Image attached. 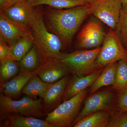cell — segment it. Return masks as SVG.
<instances>
[{
    "label": "cell",
    "instance_id": "obj_1",
    "mask_svg": "<svg viewBox=\"0 0 127 127\" xmlns=\"http://www.w3.org/2000/svg\"><path fill=\"white\" fill-rule=\"evenodd\" d=\"M88 5L65 9L50 7L43 12L47 27L59 37L66 48L70 47L74 35L89 15Z\"/></svg>",
    "mask_w": 127,
    "mask_h": 127
},
{
    "label": "cell",
    "instance_id": "obj_2",
    "mask_svg": "<svg viewBox=\"0 0 127 127\" xmlns=\"http://www.w3.org/2000/svg\"><path fill=\"white\" fill-rule=\"evenodd\" d=\"M32 42L42 57V61L59 59L63 45L56 35L48 31L44 22L43 12L34 9V18L31 27Z\"/></svg>",
    "mask_w": 127,
    "mask_h": 127
},
{
    "label": "cell",
    "instance_id": "obj_3",
    "mask_svg": "<svg viewBox=\"0 0 127 127\" xmlns=\"http://www.w3.org/2000/svg\"><path fill=\"white\" fill-rule=\"evenodd\" d=\"M89 90L87 88L71 98L64 101L53 111L47 114L46 121L54 127L73 126Z\"/></svg>",
    "mask_w": 127,
    "mask_h": 127
},
{
    "label": "cell",
    "instance_id": "obj_4",
    "mask_svg": "<svg viewBox=\"0 0 127 127\" xmlns=\"http://www.w3.org/2000/svg\"><path fill=\"white\" fill-rule=\"evenodd\" d=\"M101 47L89 50H81L62 54L59 60L70 69L72 74L89 75L97 70L95 62Z\"/></svg>",
    "mask_w": 127,
    "mask_h": 127
},
{
    "label": "cell",
    "instance_id": "obj_5",
    "mask_svg": "<svg viewBox=\"0 0 127 127\" xmlns=\"http://www.w3.org/2000/svg\"><path fill=\"white\" fill-rule=\"evenodd\" d=\"M1 115L19 113L25 117H40L47 114L43 108L42 98L34 99L31 97H24L18 101L12 100L10 97L0 95Z\"/></svg>",
    "mask_w": 127,
    "mask_h": 127
},
{
    "label": "cell",
    "instance_id": "obj_6",
    "mask_svg": "<svg viewBox=\"0 0 127 127\" xmlns=\"http://www.w3.org/2000/svg\"><path fill=\"white\" fill-rule=\"evenodd\" d=\"M127 58V50L115 31L110 28L106 34L100 52L96 59V69L104 68L109 64Z\"/></svg>",
    "mask_w": 127,
    "mask_h": 127
},
{
    "label": "cell",
    "instance_id": "obj_7",
    "mask_svg": "<svg viewBox=\"0 0 127 127\" xmlns=\"http://www.w3.org/2000/svg\"><path fill=\"white\" fill-rule=\"evenodd\" d=\"M123 8L120 0H95L89 4V14L98 18L112 30H115Z\"/></svg>",
    "mask_w": 127,
    "mask_h": 127
},
{
    "label": "cell",
    "instance_id": "obj_8",
    "mask_svg": "<svg viewBox=\"0 0 127 127\" xmlns=\"http://www.w3.org/2000/svg\"><path fill=\"white\" fill-rule=\"evenodd\" d=\"M29 0H20L10 5L2 12L7 18L26 31L31 32L34 9Z\"/></svg>",
    "mask_w": 127,
    "mask_h": 127
},
{
    "label": "cell",
    "instance_id": "obj_9",
    "mask_svg": "<svg viewBox=\"0 0 127 127\" xmlns=\"http://www.w3.org/2000/svg\"><path fill=\"white\" fill-rule=\"evenodd\" d=\"M115 98V93L111 89L92 94L84 102V107L74 121L73 126L78 121L91 114L112 109Z\"/></svg>",
    "mask_w": 127,
    "mask_h": 127
},
{
    "label": "cell",
    "instance_id": "obj_10",
    "mask_svg": "<svg viewBox=\"0 0 127 127\" xmlns=\"http://www.w3.org/2000/svg\"><path fill=\"white\" fill-rule=\"evenodd\" d=\"M102 25L91 21L84 25L77 36V46L81 50H89L100 47L106 36Z\"/></svg>",
    "mask_w": 127,
    "mask_h": 127
},
{
    "label": "cell",
    "instance_id": "obj_11",
    "mask_svg": "<svg viewBox=\"0 0 127 127\" xmlns=\"http://www.w3.org/2000/svg\"><path fill=\"white\" fill-rule=\"evenodd\" d=\"M32 72L37 75L43 82L49 83H54L72 74L69 67L57 59L42 61L39 66Z\"/></svg>",
    "mask_w": 127,
    "mask_h": 127
},
{
    "label": "cell",
    "instance_id": "obj_12",
    "mask_svg": "<svg viewBox=\"0 0 127 127\" xmlns=\"http://www.w3.org/2000/svg\"><path fill=\"white\" fill-rule=\"evenodd\" d=\"M71 78L70 74L65 76L52 83L47 90L42 99L43 108L47 115L56 108L63 100L66 87Z\"/></svg>",
    "mask_w": 127,
    "mask_h": 127
},
{
    "label": "cell",
    "instance_id": "obj_13",
    "mask_svg": "<svg viewBox=\"0 0 127 127\" xmlns=\"http://www.w3.org/2000/svg\"><path fill=\"white\" fill-rule=\"evenodd\" d=\"M103 68L84 76L73 74L66 87L63 100L66 101L91 87L101 72Z\"/></svg>",
    "mask_w": 127,
    "mask_h": 127
},
{
    "label": "cell",
    "instance_id": "obj_14",
    "mask_svg": "<svg viewBox=\"0 0 127 127\" xmlns=\"http://www.w3.org/2000/svg\"><path fill=\"white\" fill-rule=\"evenodd\" d=\"M0 38L9 46L19 39L25 37L32 36L31 32L25 31L6 18L0 12Z\"/></svg>",
    "mask_w": 127,
    "mask_h": 127
},
{
    "label": "cell",
    "instance_id": "obj_15",
    "mask_svg": "<svg viewBox=\"0 0 127 127\" xmlns=\"http://www.w3.org/2000/svg\"><path fill=\"white\" fill-rule=\"evenodd\" d=\"M32 76V72L21 71L10 81L1 84V92L9 97L20 95Z\"/></svg>",
    "mask_w": 127,
    "mask_h": 127
},
{
    "label": "cell",
    "instance_id": "obj_16",
    "mask_svg": "<svg viewBox=\"0 0 127 127\" xmlns=\"http://www.w3.org/2000/svg\"><path fill=\"white\" fill-rule=\"evenodd\" d=\"M112 109L96 112L84 117L73 125L74 127H107Z\"/></svg>",
    "mask_w": 127,
    "mask_h": 127
},
{
    "label": "cell",
    "instance_id": "obj_17",
    "mask_svg": "<svg viewBox=\"0 0 127 127\" xmlns=\"http://www.w3.org/2000/svg\"><path fill=\"white\" fill-rule=\"evenodd\" d=\"M118 62L112 63L105 66L101 72L92 84L89 90L91 94L103 87L112 86L115 81Z\"/></svg>",
    "mask_w": 127,
    "mask_h": 127
},
{
    "label": "cell",
    "instance_id": "obj_18",
    "mask_svg": "<svg viewBox=\"0 0 127 127\" xmlns=\"http://www.w3.org/2000/svg\"><path fill=\"white\" fill-rule=\"evenodd\" d=\"M52 84L45 82L37 75L32 74V77L23 88L22 93L31 97L39 96L42 99Z\"/></svg>",
    "mask_w": 127,
    "mask_h": 127
},
{
    "label": "cell",
    "instance_id": "obj_19",
    "mask_svg": "<svg viewBox=\"0 0 127 127\" xmlns=\"http://www.w3.org/2000/svg\"><path fill=\"white\" fill-rule=\"evenodd\" d=\"M9 127H54L46 120L20 115L6 116Z\"/></svg>",
    "mask_w": 127,
    "mask_h": 127
},
{
    "label": "cell",
    "instance_id": "obj_20",
    "mask_svg": "<svg viewBox=\"0 0 127 127\" xmlns=\"http://www.w3.org/2000/svg\"><path fill=\"white\" fill-rule=\"evenodd\" d=\"M33 7L45 5L55 9H68L89 4L83 0H29Z\"/></svg>",
    "mask_w": 127,
    "mask_h": 127
},
{
    "label": "cell",
    "instance_id": "obj_21",
    "mask_svg": "<svg viewBox=\"0 0 127 127\" xmlns=\"http://www.w3.org/2000/svg\"><path fill=\"white\" fill-rule=\"evenodd\" d=\"M114 91L119 94L127 89V59L120 60L118 63L116 77L112 85Z\"/></svg>",
    "mask_w": 127,
    "mask_h": 127
},
{
    "label": "cell",
    "instance_id": "obj_22",
    "mask_svg": "<svg viewBox=\"0 0 127 127\" xmlns=\"http://www.w3.org/2000/svg\"><path fill=\"white\" fill-rule=\"evenodd\" d=\"M33 44L32 37L31 36L22 37L12 44L10 47L16 61L20 62L29 51Z\"/></svg>",
    "mask_w": 127,
    "mask_h": 127
},
{
    "label": "cell",
    "instance_id": "obj_23",
    "mask_svg": "<svg viewBox=\"0 0 127 127\" xmlns=\"http://www.w3.org/2000/svg\"><path fill=\"white\" fill-rule=\"evenodd\" d=\"M35 46L32 47L29 51L20 61V66L22 71L32 72L40 65Z\"/></svg>",
    "mask_w": 127,
    "mask_h": 127
},
{
    "label": "cell",
    "instance_id": "obj_24",
    "mask_svg": "<svg viewBox=\"0 0 127 127\" xmlns=\"http://www.w3.org/2000/svg\"><path fill=\"white\" fill-rule=\"evenodd\" d=\"M0 62V82L7 81L18 73L20 64H18L15 60L8 59Z\"/></svg>",
    "mask_w": 127,
    "mask_h": 127
},
{
    "label": "cell",
    "instance_id": "obj_25",
    "mask_svg": "<svg viewBox=\"0 0 127 127\" xmlns=\"http://www.w3.org/2000/svg\"><path fill=\"white\" fill-rule=\"evenodd\" d=\"M114 31L127 51V4L123 6L119 21Z\"/></svg>",
    "mask_w": 127,
    "mask_h": 127
},
{
    "label": "cell",
    "instance_id": "obj_26",
    "mask_svg": "<svg viewBox=\"0 0 127 127\" xmlns=\"http://www.w3.org/2000/svg\"><path fill=\"white\" fill-rule=\"evenodd\" d=\"M107 127H127V112H113Z\"/></svg>",
    "mask_w": 127,
    "mask_h": 127
},
{
    "label": "cell",
    "instance_id": "obj_27",
    "mask_svg": "<svg viewBox=\"0 0 127 127\" xmlns=\"http://www.w3.org/2000/svg\"><path fill=\"white\" fill-rule=\"evenodd\" d=\"M8 59L15 60L10 46H7L4 41L0 39V61Z\"/></svg>",
    "mask_w": 127,
    "mask_h": 127
},
{
    "label": "cell",
    "instance_id": "obj_28",
    "mask_svg": "<svg viewBox=\"0 0 127 127\" xmlns=\"http://www.w3.org/2000/svg\"><path fill=\"white\" fill-rule=\"evenodd\" d=\"M116 108L117 111L127 112V89L119 94Z\"/></svg>",
    "mask_w": 127,
    "mask_h": 127
},
{
    "label": "cell",
    "instance_id": "obj_29",
    "mask_svg": "<svg viewBox=\"0 0 127 127\" xmlns=\"http://www.w3.org/2000/svg\"><path fill=\"white\" fill-rule=\"evenodd\" d=\"M123 6L127 4V0H120Z\"/></svg>",
    "mask_w": 127,
    "mask_h": 127
},
{
    "label": "cell",
    "instance_id": "obj_30",
    "mask_svg": "<svg viewBox=\"0 0 127 127\" xmlns=\"http://www.w3.org/2000/svg\"><path fill=\"white\" fill-rule=\"evenodd\" d=\"M7 0L10 2V4L11 5L12 4H13V3H15V2H17V1H18L20 0Z\"/></svg>",
    "mask_w": 127,
    "mask_h": 127
},
{
    "label": "cell",
    "instance_id": "obj_31",
    "mask_svg": "<svg viewBox=\"0 0 127 127\" xmlns=\"http://www.w3.org/2000/svg\"><path fill=\"white\" fill-rule=\"evenodd\" d=\"M83 0L87 2L88 4H89L92 3V2H93L95 0Z\"/></svg>",
    "mask_w": 127,
    "mask_h": 127
},
{
    "label": "cell",
    "instance_id": "obj_32",
    "mask_svg": "<svg viewBox=\"0 0 127 127\" xmlns=\"http://www.w3.org/2000/svg\"></svg>",
    "mask_w": 127,
    "mask_h": 127
},
{
    "label": "cell",
    "instance_id": "obj_33",
    "mask_svg": "<svg viewBox=\"0 0 127 127\" xmlns=\"http://www.w3.org/2000/svg\"></svg>",
    "mask_w": 127,
    "mask_h": 127
}]
</instances>
